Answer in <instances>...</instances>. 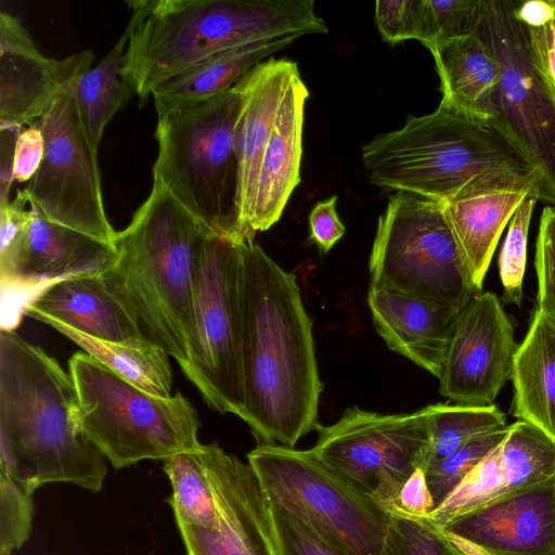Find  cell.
Masks as SVG:
<instances>
[{
    "mask_svg": "<svg viewBox=\"0 0 555 555\" xmlns=\"http://www.w3.org/2000/svg\"><path fill=\"white\" fill-rule=\"evenodd\" d=\"M243 388L240 415L260 442L294 448L319 425L323 383L296 275L254 240L242 243Z\"/></svg>",
    "mask_w": 555,
    "mask_h": 555,
    "instance_id": "1",
    "label": "cell"
},
{
    "mask_svg": "<svg viewBox=\"0 0 555 555\" xmlns=\"http://www.w3.org/2000/svg\"><path fill=\"white\" fill-rule=\"evenodd\" d=\"M0 472L37 490L69 482L98 492L104 456L87 438L69 373L15 331H0Z\"/></svg>",
    "mask_w": 555,
    "mask_h": 555,
    "instance_id": "2",
    "label": "cell"
},
{
    "mask_svg": "<svg viewBox=\"0 0 555 555\" xmlns=\"http://www.w3.org/2000/svg\"><path fill=\"white\" fill-rule=\"evenodd\" d=\"M370 182L441 204L496 191H528L541 177L527 157L488 124L439 104L361 150Z\"/></svg>",
    "mask_w": 555,
    "mask_h": 555,
    "instance_id": "3",
    "label": "cell"
},
{
    "mask_svg": "<svg viewBox=\"0 0 555 555\" xmlns=\"http://www.w3.org/2000/svg\"><path fill=\"white\" fill-rule=\"evenodd\" d=\"M132 10L122 76L146 99L162 82L238 46L326 34L312 0H139Z\"/></svg>",
    "mask_w": 555,
    "mask_h": 555,
    "instance_id": "4",
    "label": "cell"
},
{
    "mask_svg": "<svg viewBox=\"0 0 555 555\" xmlns=\"http://www.w3.org/2000/svg\"><path fill=\"white\" fill-rule=\"evenodd\" d=\"M209 232L153 180L149 197L114 242L117 259L108 275L145 336L179 365L189 358L195 281Z\"/></svg>",
    "mask_w": 555,
    "mask_h": 555,
    "instance_id": "5",
    "label": "cell"
},
{
    "mask_svg": "<svg viewBox=\"0 0 555 555\" xmlns=\"http://www.w3.org/2000/svg\"><path fill=\"white\" fill-rule=\"evenodd\" d=\"M68 369L83 431L116 469L165 461L201 446L198 415L182 393L164 398L146 392L86 352L73 354Z\"/></svg>",
    "mask_w": 555,
    "mask_h": 555,
    "instance_id": "6",
    "label": "cell"
},
{
    "mask_svg": "<svg viewBox=\"0 0 555 555\" xmlns=\"http://www.w3.org/2000/svg\"><path fill=\"white\" fill-rule=\"evenodd\" d=\"M234 88L158 117L153 180L212 232L234 234L237 159ZM235 240V238H234Z\"/></svg>",
    "mask_w": 555,
    "mask_h": 555,
    "instance_id": "7",
    "label": "cell"
},
{
    "mask_svg": "<svg viewBox=\"0 0 555 555\" xmlns=\"http://www.w3.org/2000/svg\"><path fill=\"white\" fill-rule=\"evenodd\" d=\"M270 502L348 555H382L390 514L310 450L259 442L247 454Z\"/></svg>",
    "mask_w": 555,
    "mask_h": 555,
    "instance_id": "8",
    "label": "cell"
},
{
    "mask_svg": "<svg viewBox=\"0 0 555 555\" xmlns=\"http://www.w3.org/2000/svg\"><path fill=\"white\" fill-rule=\"evenodd\" d=\"M370 287L464 309L481 291L472 281L442 204L411 192L390 195L370 257Z\"/></svg>",
    "mask_w": 555,
    "mask_h": 555,
    "instance_id": "9",
    "label": "cell"
},
{
    "mask_svg": "<svg viewBox=\"0 0 555 555\" xmlns=\"http://www.w3.org/2000/svg\"><path fill=\"white\" fill-rule=\"evenodd\" d=\"M242 243L207 234L195 281L189 358L180 364L209 406L238 417L244 404Z\"/></svg>",
    "mask_w": 555,
    "mask_h": 555,
    "instance_id": "10",
    "label": "cell"
},
{
    "mask_svg": "<svg viewBox=\"0 0 555 555\" xmlns=\"http://www.w3.org/2000/svg\"><path fill=\"white\" fill-rule=\"evenodd\" d=\"M478 34L499 66L488 125L534 166L541 177L539 199L555 206V91L534 60L514 1L488 0Z\"/></svg>",
    "mask_w": 555,
    "mask_h": 555,
    "instance_id": "11",
    "label": "cell"
},
{
    "mask_svg": "<svg viewBox=\"0 0 555 555\" xmlns=\"http://www.w3.org/2000/svg\"><path fill=\"white\" fill-rule=\"evenodd\" d=\"M76 79L64 87L48 113L37 120L44 138V153L24 190L29 204L50 221L114 244L117 231L106 216L98 149L80 116L74 93Z\"/></svg>",
    "mask_w": 555,
    "mask_h": 555,
    "instance_id": "12",
    "label": "cell"
},
{
    "mask_svg": "<svg viewBox=\"0 0 555 555\" xmlns=\"http://www.w3.org/2000/svg\"><path fill=\"white\" fill-rule=\"evenodd\" d=\"M310 451L388 513L402 483L423 465L428 443L425 409L380 414L358 406L347 409L334 424L315 428Z\"/></svg>",
    "mask_w": 555,
    "mask_h": 555,
    "instance_id": "13",
    "label": "cell"
},
{
    "mask_svg": "<svg viewBox=\"0 0 555 555\" xmlns=\"http://www.w3.org/2000/svg\"><path fill=\"white\" fill-rule=\"evenodd\" d=\"M22 235L0 254L2 331H15L28 307L54 282L112 270L114 244L50 221L30 205Z\"/></svg>",
    "mask_w": 555,
    "mask_h": 555,
    "instance_id": "14",
    "label": "cell"
},
{
    "mask_svg": "<svg viewBox=\"0 0 555 555\" xmlns=\"http://www.w3.org/2000/svg\"><path fill=\"white\" fill-rule=\"evenodd\" d=\"M198 452L215 495L219 525H178L188 555H280L271 505L253 468L216 441Z\"/></svg>",
    "mask_w": 555,
    "mask_h": 555,
    "instance_id": "15",
    "label": "cell"
},
{
    "mask_svg": "<svg viewBox=\"0 0 555 555\" xmlns=\"http://www.w3.org/2000/svg\"><path fill=\"white\" fill-rule=\"evenodd\" d=\"M517 348L500 299L480 292L455 323L438 377L440 395L456 404H492L512 378Z\"/></svg>",
    "mask_w": 555,
    "mask_h": 555,
    "instance_id": "16",
    "label": "cell"
},
{
    "mask_svg": "<svg viewBox=\"0 0 555 555\" xmlns=\"http://www.w3.org/2000/svg\"><path fill=\"white\" fill-rule=\"evenodd\" d=\"M440 528L462 555H555V475Z\"/></svg>",
    "mask_w": 555,
    "mask_h": 555,
    "instance_id": "17",
    "label": "cell"
},
{
    "mask_svg": "<svg viewBox=\"0 0 555 555\" xmlns=\"http://www.w3.org/2000/svg\"><path fill=\"white\" fill-rule=\"evenodd\" d=\"M91 50L61 61L46 57L22 23L0 12V127L33 125L52 107L60 92L88 70Z\"/></svg>",
    "mask_w": 555,
    "mask_h": 555,
    "instance_id": "18",
    "label": "cell"
},
{
    "mask_svg": "<svg viewBox=\"0 0 555 555\" xmlns=\"http://www.w3.org/2000/svg\"><path fill=\"white\" fill-rule=\"evenodd\" d=\"M554 475L555 440L534 425L517 421L427 518L442 527Z\"/></svg>",
    "mask_w": 555,
    "mask_h": 555,
    "instance_id": "19",
    "label": "cell"
},
{
    "mask_svg": "<svg viewBox=\"0 0 555 555\" xmlns=\"http://www.w3.org/2000/svg\"><path fill=\"white\" fill-rule=\"evenodd\" d=\"M297 69L293 61L270 59L254 66L233 87L240 103L234 126L237 181L233 237L236 241L254 240L249 223L262 154L287 83Z\"/></svg>",
    "mask_w": 555,
    "mask_h": 555,
    "instance_id": "20",
    "label": "cell"
},
{
    "mask_svg": "<svg viewBox=\"0 0 555 555\" xmlns=\"http://www.w3.org/2000/svg\"><path fill=\"white\" fill-rule=\"evenodd\" d=\"M26 314L47 317L108 341L146 338L138 317L108 273L67 278L49 285Z\"/></svg>",
    "mask_w": 555,
    "mask_h": 555,
    "instance_id": "21",
    "label": "cell"
},
{
    "mask_svg": "<svg viewBox=\"0 0 555 555\" xmlns=\"http://www.w3.org/2000/svg\"><path fill=\"white\" fill-rule=\"evenodd\" d=\"M367 305L386 345L438 378L463 309L370 286Z\"/></svg>",
    "mask_w": 555,
    "mask_h": 555,
    "instance_id": "22",
    "label": "cell"
},
{
    "mask_svg": "<svg viewBox=\"0 0 555 555\" xmlns=\"http://www.w3.org/2000/svg\"><path fill=\"white\" fill-rule=\"evenodd\" d=\"M308 98L309 91L297 69L287 83L262 154L249 223L251 236L278 222L300 182L304 109Z\"/></svg>",
    "mask_w": 555,
    "mask_h": 555,
    "instance_id": "23",
    "label": "cell"
},
{
    "mask_svg": "<svg viewBox=\"0 0 555 555\" xmlns=\"http://www.w3.org/2000/svg\"><path fill=\"white\" fill-rule=\"evenodd\" d=\"M297 38L281 36L220 51L170 77L152 91L157 117L230 90L266 56L291 46Z\"/></svg>",
    "mask_w": 555,
    "mask_h": 555,
    "instance_id": "24",
    "label": "cell"
},
{
    "mask_svg": "<svg viewBox=\"0 0 555 555\" xmlns=\"http://www.w3.org/2000/svg\"><path fill=\"white\" fill-rule=\"evenodd\" d=\"M430 52L441 82L440 104L488 124L499 66L478 31L438 42Z\"/></svg>",
    "mask_w": 555,
    "mask_h": 555,
    "instance_id": "25",
    "label": "cell"
},
{
    "mask_svg": "<svg viewBox=\"0 0 555 555\" xmlns=\"http://www.w3.org/2000/svg\"><path fill=\"white\" fill-rule=\"evenodd\" d=\"M513 414L555 440V322L534 309L513 363Z\"/></svg>",
    "mask_w": 555,
    "mask_h": 555,
    "instance_id": "26",
    "label": "cell"
},
{
    "mask_svg": "<svg viewBox=\"0 0 555 555\" xmlns=\"http://www.w3.org/2000/svg\"><path fill=\"white\" fill-rule=\"evenodd\" d=\"M531 190L480 193L442 204L446 220L478 291L482 288L504 228Z\"/></svg>",
    "mask_w": 555,
    "mask_h": 555,
    "instance_id": "27",
    "label": "cell"
},
{
    "mask_svg": "<svg viewBox=\"0 0 555 555\" xmlns=\"http://www.w3.org/2000/svg\"><path fill=\"white\" fill-rule=\"evenodd\" d=\"M36 320L55 328L86 353L140 389L158 397L169 398L172 396L169 354L150 338L133 341H108L82 334L47 317H39Z\"/></svg>",
    "mask_w": 555,
    "mask_h": 555,
    "instance_id": "28",
    "label": "cell"
},
{
    "mask_svg": "<svg viewBox=\"0 0 555 555\" xmlns=\"http://www.w3.org/2000/svg\"><path fill=\"white\" fill-rule=\"evenodd\" d=\"M129 34L126 26L107 54L94 67L81 74L74 83V93L83 126L96 149L105 126L134 93L122 76Z\"/></svg>",
    "mask_w": 555,
    "mask_h": 555,
    "instance_id": "29",
    "label": "cell"
},
{
    "mask_svg": "<svg viewBox=\"0 0 555 555\" xmlns=\"http://www.w3.org/2000/svg\"><path fill=\"white\" fill-rule=\"evenodd\" d=\"M428 443L422 468L442 460L470 439L507 427L504 414L494 405L437 403L424 406Z\"/></svg>",
    "mask_w": 555,
    "mask_h": 555,
    "instance_id": "30",
    "label": "cell"
},
{
    "mask_svg": "<svg viewBox=\"0 0 555 555\" xmlns=\"http://www.w3.org/2000/svg\"><path fill=\"white\" fill-rule=\"evenodd\" d=\"M198 448L164 461V472L172 488L168 503L177 525L216 529L219 525L218 509Z\"/></svg>",
    "mask_w": 555,
    "mask_h": 555,
    "instance_id": "31",
    "label": "cell"
},
{
    "mask_svg": "<svg viewBox=\"0 0 555 555\" xmlns=\"http://www.w3.org/2000/svg\"><path fill=\"white\" fill-rule=\"evenodd\" d=\"M507 433L508 426L477 436L425 469L435 508L448 498L473 468L505 439Z\"/></svg>",
    "mask_w": 555,
    "mask_h": 555,
    "instance_id": "32",
    "label": "cell"
},
{
    "mask_svg": "<svg viewBox=\"0 0 555 555\" xmlns=\"http://www.w3.org/2000/svg\"><path fill=\"white\" fill-rule=\"evenodd\" d=\"M538 199L539 192L537 189L529 191L525 196L511 219L499 258L504 302L517 307H520L522 299L528 232L532 211Z\"/></svg>",
    "mask_w": 555,
    "mask_h": 555,
    "instance_id": "33",
    "label": "cell"
},
{
    "mask_svg": "<svg viewBox=\"0 0 555 555\" xmlns=\"http://www.w3.org/2000/svg\"><path fill=\"white\" fill-rule=\"evenodd\" d=\"M488 0H425V40L429 50L438 42L476 34Z\"/></svg>",
    "mask_w": 555,
    "mask_h": 555,
    "instance_id": "34",
    "label": "cell"
},
{
    "mask_svg": "<svg viewBox=\"0 0 555 555\" xmlns=\"http://www.w3.org/2000/svg\"><path fill=\"white\" fill-rule=\"evenodd\" d=\"M382 555H460L427 517L390 514Z\"/></svg>",
    "mask_w": 555,
    "mask_h": 555,
    "instance_id": "35",
    "label": "cell"
},
{
    "mask_svg": "<svg viewBox=\"0 0 555 555\" xmlns=\"http://www.w3.org/2000/svg\"><path fill=\"white\" fill-rule=\"evenodd\" d=\"M35 491L0 472V555H12L28 539Z\"/></svg>",
    "mask_w": 555,
    "mask_h": 555,
    "instance_id": "36",
    "label": "cell"
},
{
    "mask_svg": "<svg viewBox=\"0 0 555 555\" xmlns=\"http://www.w3.org/2000/svg\"><path fill=\"white\" fill-rule=\"evenodd\" d=\"M528 27L534 60L555 91V0L514 1Z\"/></svg>",
    "mask_w": 555,
    "mask_h": 555,
    "instance_id": "37",
    "label": "cell"
},
{
    "mask_svg": "<svg viewBox=\"0 0 555 555\" xmlns=\"http://www.w3.org/2000/svg\"><path fill=\"white\" fill-rule=\"evenodd\" d=\"M270 505L280 555H348L301 518L275 503Z\"/></svg>",
    "mask_w": 555,
    "mask_h": 555,
    "instance_id": "38",
    "label": "cell"
},
{
    "mask_svg": "<svg viewBox=\"0 0 555 555\" xmlns=\"http://www.w3.org/2000/svg\"><path fill=\"white\" fill-rule=\"evenodd\" d=\"M375 23L383 40L389 43L425 39V0L375 2Z\"/></svg>",
    "mask_w": 555,
    "mask_h": 555,
    "instance_id": "39",
    "label": "cell"
},
{
    "mask_svg": "<svg viewBox=\"0 0 555 555\" xmlns=\"http://www.w3.org/2000/svg\"><path fill=\"white\" fill-rule=\"evenodd\" d=\"M538 308L555 322V206L542 211L535 243Z\"/></svg>",
    "mask_w": 555,
    "mask_h": 555,
    "instance_id": "40",
    "label": "cell"
},
{
    "mask_svg": "<svg viewBox=\"0 0 555 555\" xmlns=\"http://www.w3.org/2000/svg\"><path fill=\"white\" fill-rule=\"evenodd\" d=\"M434 509L435 503L428 488L425 470L417 467L400 487L389 514L427 517Z\"/></svg>",
    "mask_w": 555,
    "mask_h": 555,
    "instance_id": "41",
    "label": "cell"
},
{
    "mask_svg": "<svg viewBox=\"0 0 555 555\" xmlns=\"http://www.w3.org/2000/svg\"><path fill=\"white\" fill-rule=\"evenodd\" d=\"M337 196L317 203L309 214V241L314 243L322 253H327L345 234L336 210Z\"/></svg>",
    "mask_w": 555,
    "mask_h": 555,
    "instance_id": "42",
    "label": "cell"
},
{
    "mask_svg": "<svg viewBox=\"0 0 555 555\" xmlns=\"http://www.w3.org/2000/svg\"><path fill=\"white\" fill-rule=\"evenodd\" d=\"M44 153V138L36 121L18 135L14 156V180L29 182L40 167Z\"/></svg>",
    "mask_w": 555,
    "mask_h": 555,
    "instance_id": "43",
    "label": "cell"
},
{
    "mask_svg": "<svg viewBox=\"0 0 555 555\" xmlns=\"http://www.w3.org/2000/svg\"><path fill=\"white\" fill-rule=\"evenodd\" d=\"M29 203L25 190L18 191L14 199L0 205V254L4 253L25 231L31 215L26 210Z\"/></svg>",
    "mask_w": 555,
    "mask_h": 555,
    "instance_id": "44",
    "label": "cell"
},
{
    "mask_svg": "<svg viewBox=\"0 0 555 555\" xmlns=\"http://www.w3.org/2000/svg\"><path fill=\"white\" fill-rule=\"evenodd\" d=\"M22 130V127H0V205L10 201L16 142Z\"/></svg>",
    "mask_w": 555,
    "mask_h": 555,
    "instance_id": "45",
    "label": "cell"
},
{
    "mask_svg": "<svg viewBox=\"0 0 555 555\" xmlns=\"http://www.w3.org/2000/svg\"><path fill=\"white\" fill-rule=\"evenodd\" d=\"M459 553H460V552H459ZM460 555H462V554L460 553Z\"/></svg>",
    "mask_w": 555,
    "mask_h": 555,
    "instance_id": "46",
    "label": "cell"
}]
</instances>
